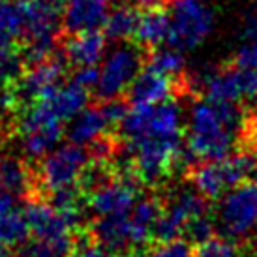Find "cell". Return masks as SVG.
Wrapping results in <instances>:
<instances>
[{
	"label": "cell",
	"mask_w": 257,
	"mask_h": 257,
	"mask_svg": "<svg viewBox=\"0 0 257 257\" xmlns=\"http://www.w3.org/2000/svg\"><path fill=\"white\" fill-rule=\"evenodd\" d=\"M203 214H207V197L197 190H179L169 197L167 205H164L152 229V238L158 240V244L180 238L186 225Z\"/></svg>",
	"instance_id": "ba28073f"
},
{
	"label": "cell",
	"mask_w": 257,
	"mask_h": 257,
	"mask_svg": "<svg viewBox=\"0 0 257 257\" xmlns=\"http://www.w3.org/2000/svg\"><path fill=\"white\" fill-rule=\"evenodd\" d=\"M68 64L70 62L64 55L55 53L42 62L30 64L27 72H21V75L17 77V81L12 86L21 109L34 103V101L47 98L51 92H55L64 79Z\"/></svg>",
	"instance_id": "9c48e42d"
},
{
	"label": "cell",
	"mask_w": 257,
	"mask_h": 257,
	"mask_svg": "<svg viewBox=\"0 0 257 257\" xmlns=\"http://www.w3.org/2000/svg\"><path fill=\"white\" fill-rule=\"evenodd\" d=\"M90 162V154L81 145L70 143L60 149H53L40 162L36 173L38 190H45L49 193L64 186H77L81 175Z\"/></svg>",
	"instance_id": "52a82bcc"
},
{
	"label": "cell",
	"mask_w": 257,
	"mask_h": 257,
	"mask_svg": "<svg viewBox=\"0 0 257 257\" xmlns=\"http://www.w3.org/2000/svg\"><path fill=\"white\" fill-rule=\"evenodd\" d=\"M62 14V25L68 34L100 30L111 14V0H66Z\"/></svg>",
	"instance_id": "5bb4252c"
},
{
	"label": "cell",
	"mask_w": 257,
	"mask_h": 257,
	"mask_svg": "<svg viewBox=\"0 0 257 257\" xmlns=\"http://www.w3.org/2000/svg\"><path fill=\"white\" fill-rule=\"evenodd\" d=\"M0 257H8V251H6V246H4V244H0Z\"/></svg>",
	"instance_id": "74e56055"
},
{
	"label": "cell",
	"mask_w": 257,
	"mask_h": 257,
	"mask_svg": "<svg viewBox=\"0 0 257 257\" xmlns=\"http://www.w3.org/2000/svg\"><path fill=\"white\" fill-rule=\"evenodd\" d=\"M70 257H111V251L101 246L90 233H83L79 238H75Z\"/></svg>",
	"instance_id": "4316f807"
},
{
	"label": "cell",
	"mask_w": 257,
	"mask_h": 257,
	"mask_svg": "<svg viewBox=\"0 0 257 257\" xmlns=\"http://www.w3.org/2000/svg\"><path fill=\"white\" fill-rule=\"evenodd\" d=\"M143 49L145 47H141L139 43H126L113 49L105 57L96 85V94L101 100H116L124 92H128V88L147 62Z\"/></svg>",
	"instance_id": "8992f818"
},
{
	"label": "cell",
	"mask_w": 257,
	"mask_h": 257,
	"mask_svg": "<svg viewBox=\"0 0 257 257\" xmlns=\"http://www.w3.org/2000/svg\"><path fill=\"white\" fill-rule=\"evenodd\" d=\"M75 238H66V240H42L36 238L25 250L29 257H70L73 250Z\"/></svg>",
	"instance_id": "d4e9b609"
},
{
	"label": "cell",
	"mask_w": 257,
	"mask_h": 257,
	"mask_svg": "<svg viewBox=\"0 0 257 257\" xmlns=\"http://www.w3.org/2000/svg\"><path fill=\"white\" fill-rule=\"evenodd\" d=\"M152 257H193L192 244L186 238H175L169 242H160Z\"/></svg>",
	"instance_id": "f1b7e54d"
},
{
	"label": "cell",
	"mask_w": 257,
	"mask_h": 257,
	"mask_svg": "<svg viewBox=\"0 0 257 257\" xmlns=\"http://www.w3.org/2000/svg\"><path fill=\"white\" fill-rule=\"evenodd\" d=\"M246 38H257V15L246 27Z\"/></svg>",
	"instance_id": "e575fe53"
},
{
	"label": "cell",
	"mask_w": 257,
	"mask_h": 257,
	"mask_svg": "<svg viewBox=\"0 0 257 257\" xmlns=\"http://www.w3.org/2000/svg\"><path fill=\"white\" fill-rule=\"evenodd\" d=\"M255 167V156L238 152L233 156L229 154L223 160H212V162L193 165L188 177L201 195H205L207 199H220L225 192L253 175Z\"/></svg>",
	"instance_id": "7a4b0ae2"
},
{
	"label": "cell",
	"mask_w": 257,
	"mask_h": 257,
	"mask_svg": "<svg viewBox=\"0 0 257 257\" xmlns=\"http://www.w3.org/2000/svg\"><path fill=\"white\" fill-rule=\"evenodd\" d=\"M128 113L126 103L116 100H103L100 105H90L85 107L77 116L72 118V124L68 128V139L70 143L81 145H92L101 137L109 136V132L114 126H120L124 116Z\"/></svg>",
	"instance_id": "30bf717a"
},
{
	"label": "cell",
	"mask_w": 257,
	"mask_h": 257,
	"mask_svg": "<svg viewBox=\"0 0 257 257\" xmlns=\"http://www.w3.org/2000/svg\"><path fill=\"white\" fill-rule=\"evenodd\" d=\"M169 15L167 43L182 53L201 45L214 29V14L203 0H173Z\"/></svg>",
	"instance_id": "5b68a950"
},
{
	"label": "cell",
	"mask_w": 257,
	"mask_h": 257,
	"mask_svg": "<svg viewBox=\"0 0 257 257\" xmlns=\"http://www.w3.org/2000/svg\"><path fill=\"white\" fill-rule=\"evenodd\" d=\"M14 193H10L2 186V182H0V216L6 214V212H10L12 208H14Z\"/></svg>",
	"instance_id": "1f68e13d"
},
{
	"label": "cell",
	"mask_w": 257,
	"mask_h": 257,
	"mask_svg": "<svg viewBox=\"0 0 257 257\" xmlns=\"http://www.w3.org/2000/svg\"><path fill=\"white\" fill-rule=\"evenodd\" d=\"M147 66L169 77H179L186 68V58L182 51L169 45L167 49H154L150 55H147Z\"/></svg>",
	"instance_id": "cb8c5ba5"
},
{
	"label": "cell",
	"mask_w": 257,
	"mask_h": 257,
	"mask_svg": "<svg viewBox=\"0 0 257 257\" xmlns=\"http://www.w3.org/2000/svg\"><path fill=\"white\" fill-rule=\"evenodd\" d=\"M126 2H134V4L143 6V8H154V6H160V4L167 2V0H126Z\"/></svg>",
	"instance_id": "836d02e7"
},
{
	"label": "cell",
	"mask_w": 257,
	"mask_h": 257,
	"mask_svg": "<svg viewBox=\"0 0 257 257\" xmlns=\"http://www.w3.org/2000/svg\"><path fill=\"white\" fill-rule=\"evenodd\" d=\"M197 257H236V248L229 238L212 236L205 244L197 246Z\"/></svg>",
	"instance_id": "83f0119b"
},
{
	"label": "cell",
	"mask_w": 257,
	"mask_h": 257,
	"mask_svg": "<svg viewBox=\"0 0 257 257\" xmlns=\"http://www.w3.org/2000/svg\"><path fill=\"white\" fill-rule=\"evenodd\" d=\"M43 101L57 113L60 120L68 122L88 105V88L72 81L68 85H60L55 92L43 98Z\"/></svg>",
	"instance_id": "ffe728a7"
},
{
	"label": "cell",
	"mask_w": 257,
	"mask_h": 257,
	"mask_svg": "<svg viewBox=\"0 0 257 257\" xmlns=\"http://www.w3.org/2000/svg\"><path fill=\"white\" fill-rule=\"evenodd\" d=\"M120 257H152V255L147 253L145 250H134V251H124Z\"/></svg>",
	"instance_id": "8d00e7d4"
},
{
	"label": "cell",
	"mask_w": 257,
	"mask_h": 257,
	"mask_svg": "<svg viewBox=\"0 0 257 257\" xmlns=\"http://www.w3.org/2000/svg\"><path fill=\"white\" fill-rule=\"evenodd\" d=\"M246 124H248V128H250V136L251 137L257 136V107H255V111H253V116H251Z\"/></svg>",
	"instance_id": "d590c367"
},
{
	"label": "cell",
	"mask_w": 257,
	"mask_h": 257,
	"mask_svg": "<svg viewBox=\"0 0 257 257\" xmlns=\"http://www.w3.org/2000/svg\"><path fill=\"white\" fill-rule=\"evenodd\" d=\"M253 180L257 182V167H255V171H253Z\"/></svg>",
	"instance_id": "f35d334b"
},
{
	"label": "cell",
	"mask_w": 257,
	"mask_h": 257,
	"mask_svg": "<svg viewBox=\"0 0 257 257\" xmlns=\"http://www.w3.org/2000/svg\"><path fill=\"white\" fill-rule=\"evenodd\" d=\"M25 216L29 220L30 233H34L36 238H42V240L73 238L72 223L60 210L53 207L49 201L30 197L25 207Z\"/></svg>",
	"instance_id": "4fadbf2b"
},
{
	"label": "cell",
	"mask_w": 257,
	"mask_h": 257,
	"mask_svg": "<svg viewBox=\"0 0 257 257\" xmlns=\"http://www.w3.org/2000/svg\"><path fill=\"white\" fill-rule=\"evenodd\" d=\"M216 233V223L210 218H207V214L203 216H197V218H193L184 229V238L188 242L192 244V246H201V244H205L207 240H210Z\"/></svg>",
	"instance_id": "484cf974"
},
{
	"label": "cell",
	"mask_w": 257,
	"mask_h": 257,
	"mask_svg": "<svg viewBox=\"0 0 257 257\" xmlns=\"http://www.w3.org/2000/svg\"><path fill=\"white\" fill-rule=\"evenodd\" d=\"M0 182L8 192L19 197H30L38 190L36 175L23 160L14 156L0 158Z\"/></svg>",
	"instance_id": "d6986e66"
},
{
	"label": "cell",
	"mask_w": 257,
	"mask_h": 257,
	"mask_svg": "<svg viewBox=\"0 0 257 257\" xmlns=\"http://www.w3.org/2000/svg\"><path fill=\"white\" fill-rule=\"evenodd\" d=\"M21 2H32V4H40V6H47V8H53V10L62 12L66 0H21Z\"/></svg>",
	"instance_id": "d6a6232c"
},
{
	"label": "cell",
	"mask_w": 257,
	"mask_h": 257,
	"mask_svg": "<svg viewBox=\"0 0 257 257\" xmlns=\"http://www.w3.org/2000/svg\"><path fill=\"white\" fill-rule=\"evenodd\" d=\"M164 210L162 201L156 197H145L136 201L134 208L130 210V225H132V244L143 246L149 238H152L154 223Z\"/></svg>",
	"instance_id": "44dd1931"
},
{
	"label": "cell",
	"mask_w": 257,
	"mask_h": 257,
	"mask_svg": "<svg viewBox=\"0 0 257 257\" xmlns=\"http://www.w3.org/2000/svg\"><path fill=\"white\" fill-rule=\"evenodd\" d=\"M139 12L132 6H120L109 14L107 21L103 25V32L107 40L113 42H126L136 36L137 23H139Z\"/></svg>",
	"instance_id": "7402d4cb"
},
{
	"label": "cell",
	"mask_w": 257,
	"mask_h": 257,
	"mask_svg": "<svg viewBox=\"0 0 257 257\" xmlns=\"http://www.w3.org/2000/svg\"><path fill=\"white\" fill-rule=\"evenodd\" d=\"M216 225L229 240H242L257 231V182L244 180L220 197Z\"/></svg>",
	"instance_id": "277c9868"
},
{
	"label": "cell",
	"mask_w": 257,
	"mask_h": 257,
	"mask_svg": "<svg viewBox=\"0 0 257 257\" xmlns=\"http://www.w3.org/2000/svg\"><path fill=\"white\" fill-rule=\"evenodd\" d=\"M17 132L21 136V149L32 160H42L57 147L64 136V120L43 100L21 109L17 118Z\"/></svg>",
	"instance_id": "3957f363"
},
{
	"label": "cell",
	"mask_w": 257,
	"mask_h": 257,
	"mask_svg": "<svg viewBox=\"0 0 257 257\" xmlns=\"http://www.w3.org/2000/svg\"><path fill=\"white\" fill-rule=\"evenodd\" d=\"M30 235V225L25 212L10 210L0 216V244L4 246H19Z\"/></svg>",
	"instance_id": "603a6c76"
},
{
	"label": "cell",
	"mask_w": 257,
	"mask_h": 257,
	"mask_svg": "<svg viewBox=\"0 0 257 257\" xmlns=\"http://www.w3.org/2000/svg\"><path fill=\"white\" fill-rule=\"evenodd\" d=\"M233 64L240 66V68L257 70V38H248V42L235 53Z\"/></svg>",
	"instance_id": "f546056e"
},
{
	"label": "cell",
	"mask_w": 257,
	"mask_h": 257,
	"mask_svg": "<svg viewBox=\"0 0 257 257\" xmlns=\"http://www.w3.org/2000/svg\"><path fill=\"white\" fill-rule=\"evenodd\" d=\"M205 94L210 101H257V70L229 66L205 79Z\"/></svg>",
	"instance_id": "8fae6325"
},
{
	"label": "cell",
	"mask_w": 257,
	"mask_h": 257,
	"mask_svg": "<svg viewBox=\"0 0 257 257\" xmlns=\"http://www.w3.org/2000/svg\"><path fill=\"white\" fill-rule=\"evenodd\" d=\"M137 201V190L130 179L114 177L92 193H88V208L96 216L130 214Z\"/></svg>",
	"instance_id": "7c38bea8"
},
{
	"label": "cell",
	"mask_w": 257,
	"mask_h": 257,
	"mask_svg": "<svg viewBox=\"0 0 257 257\" xmlns=\"http://www.w3.org/2000/svg\"><path fill=\"white\" fill-rule=\"evenodd\" d=\"M175 88V77L147 66L128 88V100L132 105H158L165 100H171Z\"/></svg>",
	"instance_id": "9a60e30c"
},
{
	"label": "cell",
	"mask_w": 257,
	"mask_h": 257,
	"mask_svg": "<svg viewBox=\"0 0 257 257\" xmlns=\"http://www.w3.org/2000/svg\"><path fill=\"white\" fill-rule=\"evenodd\" d=\"M98 79H100V72L96 70V66H81L73 72V83L85 86V88H88V86L96 88Z\"/></svg>",
	"instance_id": "4dcf8cb0"
},
{
	"label": "cell",
	"mask_w": 257,
	"mask_h": 257,
	"mask_svg": "<svg viewBox=\"0 0 257 257\" xmlns=\"http://www.w3.org/2000/svg\"><path fill=\"white\" fill-rule=\"evenodd\" d=\"M242 124L238 103L201 100L193 103L186 147L197 162L223 160L235 147V132Z\"/></svg>",
	"instance_id": "6da1fadb"
},
{
	"label": "cell",
	"mask_w": 257,
	"mask_h": 257,
	"mask_svg": "<svg viewBox=\"0 0 257 257\" xmlns=\"http://www.w3.org/2000/svg\"><path fill=\"white\" fill-rule=\"evenodd\" d=\"M90 235L113 253H124L132 248V225L130 214L100 216L90 227Z\"/></svg>",
	"instance_id": "e0dca14e"
},
{
	"label": "cell",
	"mask_w": 257,
	"mask_h": 257,
	"mask_svg": "<svg viewBox=\"0 0 257 257\" xmlns=\"http://www.w3.org/2000/svg\"><path fill=\"white\" fill-rule=\"evenodd\" d=\"M169 29H171L169 12H165L164 8L160 6L147 8L143 14L139 15V23H137V30L134 38L145 49H150V47L156 49L158 45L167 42Z\"/></svg>",
	"instance_id": "ac0fdd59"
},
{
	"label": "cell",
	"mask_w": 257,
	"mask_h": 257,
	"mask_svg": "<svg viewBox=\"0 0 257 257\" xmlns=\"http://www.w3.org/2000/svg\"><path fill=\"white\" fill-rule=\"evenodd\" d=\"M107 49V36L100 30H85L77 34H70L64 42V57L75 68L81 66H96Z\"/></svg>",
	"instance_id": "2e32d148"
}]
</instances>
